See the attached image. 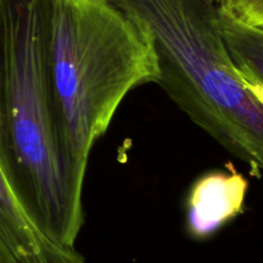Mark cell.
<instances>
[{
	"instance_id": "cell-5",
	"label": "cell",
	"mask_w": 263,
	"mask_h": 263,
	"mask_svg": "<svg viewBox=\"0 0 263 263\" xmlns=\"http://www.w3.org/2000/svg\"><path fill=\"white\" fill-rule=\"evenodd\" d=\"M218 27L226 52L245 84L263 85V29L218 7Z\"/></svg>"
},
{
	"instance_id": "cell-6",
	"label": "cell",
	"mask_w": 263,
	"mask_h": 263,
	"mask_svg": "<svg viewBox=\"0 0 263 263\" xmlns=\"http://www.w3.org/2000/svg\"><path fill=\"white\" fill-rule=\"evenodd\" d=\"M219 7L230 9L248 24L263 29V0H227Z\"/></svg>"
},
{
	"instance_id": "cell-2",
	"label": "cell",
	"mask_w": 263,
	"mask_h": 263,
	"mask_svg": "<svg viewBox=\"0 0 263 263\" xmlns=\"http://www.w3.org/2000/svg\"><path fill=\"white\" fill-rule=\"evenodd\" d=\"M50 67L63 148L84 181L90 153L124 98L158 83L155 44L110 0H54Z\"/></svg>"
},
{
	"instance_id": "cell-4",
	"label": "cell",
	"mask_w": 263,
	"mask_h": 263,
	"mask_svg": "<svg viewBox=\"0 0 263 263\" xmlns=\"http://www.w3.org/2000/svg\"><path fill=\"white\" fill-rule=\"evenodd\" d=\"M248 181L237 172H211L196 179L187 197V231L206 239L242 213Z\"/></svg>"
},
{
	"instance_id": "cell-1",
	"label": "cell",
	"mask_w": 263,
	"mask_h": 263,
	"mask_svg": "<svg viewBox=\"0 0 263 263\" xmlns=\"http://www.w3.org/2000/svg\"><path fill=\"white\" fill-rule=\"evenodd\" d=\"M54 0H0V165L34 226L77 249L84 181L66 155L53 93Z\"/></svg>"
},
{
	"instance_id": "cell-3",
	"label": "cell",
	"mask_w": 263,
	"mask_h": 263,
	"mask_svg": "<svg viewBox=\"0 0 263 263\" xmlns=\"http://www.w3.org/2000/svg\"><path fill=\"white\" fill-rule=\"evenodd\" d=\"M0 263H84L78 249H63L34 226L0 165Z\"/></svg>"
},
{
	"instance_id": "cell-7",
	"label": "cell",
	"mask_w": 263,
	"mask_h": 263,
	"mask_svg": "<svg viewBox=\"0 0 263 263\" xmlns=\"http://www.w3.org/2000/svg\"><path fill=\"white\" fill-rule=\"evenodd\" d=\"M245 85H247L248 89H249L250 92L257 97V100L263 103V85L262 84H245Z\"/></svg>"
}]
</instances>
